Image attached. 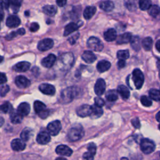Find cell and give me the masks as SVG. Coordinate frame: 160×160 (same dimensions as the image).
I'll list each match as a JSON object with an SVG mask.
<instances>
[{
	"label": "cell",
	"instance_id": "1",
	"mask_svg": "<svg viewBox=\"0 0 160 160\" xmlns=\"http://www.w3.org/2000/svg\"><path fill=\"white\" fill-rule=\"evenodd\" d=\"M84 134L82 126L80 124L72 126L68 132L67 137L70 141H76L81 139Z\"/></svg>",
	"mask_w": 160,
	"mask_h": 160
},
{
	"label": "cell",
	"instance_id": "2",
	"mask_svg": "<svg viewBox=\"0 0 160 160\" xmlns=\"http://www.w3.org/2000/svg\"><path fill=\"white\" fill-rule=\"evenodd\" d=\"M78 94L77 88L73 86L64 89L61 94V99L63 103H68L73 100Z\"/></svg>",
	"mask_w": 160,
	"mask_h": 160
},
{
	"label": "cell",
	"instance_id": "3",
	"mask_svg": "<svg viewBox=\"0 0 160 160\" xmlns=\"http://www.w3.org/2000/svg\"><path fill=\"white\" fill-rule=\"evenodd\" d=\"M34 109L35 112L42 119L46 118L49 115V111L46 108V105L40 101H34Z\"/></svg>",
	"mask_w": 160,
	"mask_h": 160
},
{
	"label": "cell",
	"instance_id": "4",
	"mask_svg": "<svg viewBox=\"0 0 160 160\" xmlns=\"http://www.w3.org/2000/svg\"><path fill=\"white\" fill-rule=\"evenodd\" d=\"M74 62V56L71 52H66L60 57L59 59V63L61 64L62 68L68 69L73 64Z\"/></svg>",
	"mask_w": 160,
	"mask_h": 160
},
{
	"label": "cell",
	"instance_id": "5",
	"mask_svg": "<svg viewBox=\"0 0 160 160\" xmlns=\"http://www.w3.org/2000/svg\"><path fill=\"white\" fill-rule=\"evenodd\" d=\"M140 147L141 151L146 154L152 153L155 149L154 142L149 139H143L140 143Z\"/></svg>",
	"mask_w": 160,
	"mask_h": 160
},
{
	"label": "cell",
	"instance_id": "6",
	"mask_svg": "<svg viewBox=\"0 0 160 160\" xmlns=\"http://www.w3.org/2000/svg\"><path fill=\"white\" fill-rule=\"evenodd\" d=\"M144 75L139 69H135L132 71V81L136 89H139L142 88L144 83Z\"/></svg>",
	"mask_w": 160,
	"mask_h": 160
},
{
	"label": "cell",
	"instance_id": "7",
	"mask_svg": "<svg viewBox=\"0 0 160 160\" xmlns=\"http://www.w3.org/2000/svg\"><path fill=\"white\" fill-rule=\"evenodd\" d=\"M88 47L94 51H101L103 49L102 42L98 38L94 36L90 37L87 41Z\"/></svg>",
	"mask_w": 160,
	"mask_h": 160
},
{
	"label": "cell",
	"instance_id": "8",
	"mask_svg": "<svg viewBox=\"0 0 160 160\" xmlns=\"http://www.w3.org/2000/svg\"><path fill=\"white\" fill-rule=\"evenodd\" d=\"M61 129V122L58 120H55L49 122L47 126V130L52 136H56L59 134Z\"/></svg>",
	"mask_w": 160,
	"mask_h": 160
},
{
	"label": "cell",
	"instance_id": "9",
	"mask_svg": "<svg viewBox=\"0 0 160 160\" xmlns=\"http://www.w3.org/2000/svg\"><path fill=\"white\" fill-rule=\"evenodd\" d=\"M54 41L51 38H46L38 42V48L41 51H46L52 48Z\"/></svg>",
	"mask_w": 160,
	"mask_h": 160
},
{
	"label": "cell",
	"instance_id": "10",
	"mask_svg": "<svg viewBox=\"0 0 160 160\" xmlns=\"http://www.w3.org/2000/svg\"><path fill=\"white\" fill-rule=\"evenodd\" d=\"M92 112V106L88 104H83L78 107L76 109L77 114L82 118L91 116Z\"/></svg>",
	"mask_w": 160,
	"mask_h": 160
},
{
	"label": "cell",
	"instance_id": "11",
	"mask_svg": "<svg viewBox=\"0 0 160 160\" xmlns=\"http://www.w3.org/2000/svg\"><path fill=\"white\" fill-rule=\"evenodd\" d=\"M39 89L43 94L49 96L54 95L56 92V89L54 86L52 84L47 83H43L40 84L39 86Z\"/></svg>",
	"mask_w": 160,
	"mask_h": 160
},
{
	"label": "cell",
	"instance_id": "12",
	"mask_svg": "<svg viewBox=\"0 0 160 160\" xmlns=\"http://www.w3.org/2000/svg\"><path fill=\"white\" fill-rule=\"evenodd\" d=\"M50 135L48 131H41L36 137V141L40 144H46L51 140Z\"/></svg>",
	"mask_w": 160,
	"mask_h": 160
},
{
	"label": "cell",
	"instance_id": "13",
	"mask_svg": "<svg viewBox=\"0 0 160 160\" xmlns=\"http://www.w3.org/2000/svg\"><path fill=\"white\" fill-rule=\"evenodd\" d=\"M106 89V82L102 78L98 79L94 85V92L98 96H101L104 94Z\"/></svg>",
	"mask_w": 160,
	"mask_h": 160
},
{
	"label": "cell",
	"instance_id": "14",
	"mask_svg": "<svg viewBox=\"0 0 160 160\" xmlns=\"http://www.w3.org/2000/svg\"><path fill=\"white\" fill-rule=\"evenodd\" d=\"M56 152L61 156H70L72 153V150L66 145L61 144L56 148Z\"/></svg>",
	"mask_w": 160,
	"mask_h": 160
},
{
	"label": "cell",
	"instance_id": "15",
	"mask_svg": "<svg viewBox=\"0 0 160 160\" xmlns=\"http://www.w3.org/2000/svg\"><path fill=\"white\" fill-rule=\"evenodd\" d=\"M15 83L16 86L21 89L26 88L31 84L30 81L24 76H18L15 78Z\"/></svg>",
	"mask_w": 160,
	"mask_h": 160
},
{
	"label": "cell",
	"instance_id": "16",
	"mask_svg": "<svg viewBox=\"0 0 160 160\" xmlns=\"http://www.w3.org/2000/svg\"><path fill=\"white\" fill-rule=\"evenodd\" d=\"M56 61V57L53 54H49L48 56L43 58L41 61V64L42 66L46 68H51Z\"/></svg>",
	"mask_w": 160,
	"mask_h": 160
},
{
	"label": "cell",
	"instance_id": "17",
	"mask_svg": "<svg viewBox=\"0 0 160 160\" xmlns=\"http://www.w3.org/2000/svg\"><path fill=\"white\" fill-rule=\"evenodd\" d=\"M11 148L16 151H21L25 149L26 143L24 141L20 139H14L11 141Z\"/></svg>",
	"mask_w": 160,
	"mask_h": 160
},
{
	"label": "cell",
	"instance_id": "18",
	"mask_svg": "<svg viewBox=\"0 0 160 160\" xmlns=\"http://www.w3.org/2000/svg\"><path fill=\"white\" fill-rule=\"evenodd\" d=\"M96 152V146L94 143L91 142L88 146V151L83 154V158L86 159H92Z\"/></svg>",
	"mask_w": 160,
	"mask_h": 160
},
{
	"label": "cell",
	"instance_id": "19",
	"mask_svg": "<svg viewBox=\"0 0 160 160\" xmlns=\"http://www.w3.org/2000/svg\"><path fill=\"white\" fill-rule=\"evenodd\" d=\"M31 66V64L27 61H21L16 64L13 67L12 69L16 72H25L28 71Z\"/></svg>",
	"mask_w": 160,
	"mask_h": 160
},
{
	"label": "cell",
	"instance_id": "20",
	"mask_svg": "<svg viewBox=\"0 0 160 160\" xmlns=\"http://www.w3.org/2000/svg\"><path fill=\"white\" fill-rule=\"evenodd\" d=\"M21 23L20 19L14 15L9 16L6 19V26L9 28H16Z\"/></svg>",
	"mask_w": 160,
	"mask_h": 160
},
{
	"label": "cell",
	"instance_id": "21",
	"mask_svg": "<svg viewBox=\"0 0 160 160\" xmlns=\"http://www.w3.org/2000/svg\"><path fill=\"white\" fill-rule=\"evenodd\" d=\"M31 110L30 105L28 102L21 103L17 109V111L22 116H26L29 114Z\"/></svg>",
	"mask_w": 160,
	"mask_h": 160
},
{
	"label": "cell",
	"instance_id": "22",
	"mask_svg": "<svg viewBox=\"0 0 160 160\" xmlns=\"http://www.w3.org/2000/svg\"><path fill=\"white\" fill-rule=\"evenodd\" d=\"M82 59L87 63H92L96 59V56L91 51H85L83 52L82 56Z\"/></svg>",
	"mask_w": 160,
	"mask_h": 160
},
{
	"label": "cell",
	"instance_id": "23",
	"mask_svg": "<svg viewBox=\"0 0 160 160\" xmlns=\"http://www.w3.org/2000/svg\"><path fill=\"white\" fill-rule=\"evenodd\" d=\"M104 38L106 41L108 42L114 41L117 38L116 31L113 28L108 29L104 32Z\"/></svg>",
	"mask_w": 160,
	"mask_h": 160
},
{
	"label": "cell",
	"instance_id": "24",
	"mask_svg": "<svg viewBox=\"0 0 160 160\" xmlns=\"http://www.w3.org/2000/svg\"><path fill=\"white\" fill-rule=\"evenodd\" d=\"M132 37V36L130 32H125L122 34H120L117 38V43L121 44L130 42Z\"/></svg>",
	"mask_w": 160,
	"mask_h": 160
},
{
	"label": "cell",
	"instance_id": "25",
	"mask_svg": "<svg viewBox=\"0 0 160 160\" xmlns=\"http://www.w3.org/2000/svg\"><path fill=\"white\" fill-rule=\"evenodd\" d=\"M111 67V63L106 60H101L97 64V69L99 72H104L108 71Z\"/></svg>",
	"mask_w": 160,
	"mask_h": 160
},
{
	"label": "cell",
	"instance_id": "26",
	"mask_svg": "<svg viewBox=\"0 0 160 160\" xmlns=\"http://www.w3.org/2000/svg\"><path fill=\"white\" fill-rule=\"evenodd\" d=\"M148 12L152 18L158 20L160 19V7L158 5L151 6L148 9Z\"/></svg>",
	"mask_w": 160,
	"mask_h": 160
},
{
	"label": "cell",
	"instance_id": "27",
	"mask_svg": "<svg viewBox=\"0 0 160 160\" xmlns=\"http://www.w3.org/2000/svg\"><path fill=\"white\" fill-rule=\"evenodd\" d=\"M118 93L121 96V97L124 99H127L130 96V92L128 88L124 85H119L117 89Z\"/></svg>",
	"mask_w": 160,
	"mask_h": 160
},
{
	"label": "cell",
	"instance_id": "28",
	"mask_svg": "<svg viewBox=\"0 0 160 160\" xmlns=\"http://www.w3.org/2000/svg\"><path fill=\"white\" fill-rule=\"evenodd\" d=\"M79 28L78 24L74 23V22H70L68 25L66 26L64 31V36H67L69 35L71 33L76 31Z\"/></svg>",
	"mask_w": 160,
	"mask_h": 160
},
{
	"label": "cell",
	"instance_id": "29",
	"mask_svg": "<svg viewBox=\"0 0 160 160\" xmlns=\"http://www.w3.org/2000/svg\"><path fill=\"white\" fill-rule=\"evenodd\" d=\"M23 116H21L18 111H14L13 110L10 112L11 121L13 124H19L22 120Z\"/></svg>",
	"mask_w": 160,
	"mask_h": 160
},
{
	"label": "cell",
	"instance_id": "30",
	"mask_svg": "<svg viewBox=\"0 0 160 160\" xmlns=\"http://www.w3.org/2000/svg\"><path fill=\"white\" fill-rule=\"evenodd\" d=\"M99 7L101 9H102L103 11H104L106 12H110L114 9V3L111 1L107 0V1H104L102 2L99 4Z\"/></svg>",
	"mask_w": 160,
	"mask_h": 160
},
{
	"label": "cell",
	"instance_id": "31",
	"mask_svg": "<svg viewBox=\"0 0 160 160\" xmlns=\"http://www.w3.org/2000/svg\"><path fill=\"white\" fill-rule=\"evenodd\" d=\"M96 8L94 6L86 7L83 12L84 18L86 19H91L94 15V14L96 13Z\"/></svg>",
	"mask_w": 160,
	"mask_h": 160
},
{
	"label": "cell",
	"instance_id": "32",
	"mask_svg": "<svg viewBox=\"0 0 160 160\" xmlns=\"http://www.w3.org/2000/svg\"><path fill=\"white\" fill-rule=\"evenodd\" d=\"M103 114V111L101 107L98 106L96 105L92 106V112L91 114V117L92 119H96L101 117Z\"/></svg>",
	"mask_w": 160,
	"mask_h": 160
},
{
	"label": "cell",
	"instance_id": "33",
	"mask_svg": "<svg viewBox=\"0 0 160 160\" xmlns=\"http://www.w3.org/2000/svg\"><path fill=\"white\" fill-rule=\"evenodd\" d=\"M42 11L46 14L53 16L57 12V8L54 5H46L42 8Z\"/></svg>",
	"mask_w": 160,
	"mask_h": 160
},
{
	"label": "cell",
	"instance_id": "34",
	"mask_svg": "<svg viewBox=\"0 0 160 160\" xmlns=\"http://www.w3.org/2000/svg\"><path fill=\"white\" fill-rule=\"evenodd\" d=\"M32 135V130L29 128H25L21 132L20 137L24 141H28Z\"/></svg>",
	"mask_w": 160,
	"mask_h": 160
},
{
	"label": "cell",
	"instance_id": "35",
	"mask_svg": "<svg viewBox=\"0 0 160 160\" xmlns=\"http://www.w3.org/2000/svg\"><path fill=\"white\" fill-rule=\"evenodd\" d=\"M106 98L108 101H115L118 98V91L114 89L109 90L106 94Z\"/></svg>",
	"mask_w": 160,
	"mask_h": 160
},
{
	"label": "cell",
	"instance_id": "36",
	"mask_svg": "<svg viewBox=\"0 0 160 160\" xmlns=\"http://www.w3.org/2000/svg\"><path fill=\"white\" fill-rule=\"evenodd\" d=\"M142 46L146 51H149L152 48V39L150 37H146L142 41Z\"/></svg>",
	"mask_w": 160,
	"mask_h": 160
},
{
	"label": "cell",
	"instance_id": "37",
	"mask_svg": "<svg viewBox=\"0 0 160 160\" xmlns=\"http://www.w3.org/2000/svg\"><path fill=\"white\" fill-rule=\"evenodd\" d=\"M132 48L136 51H138L141 49L140 39L138 36H133L130 41Z\"/></svg>",
	"mask_w": 160,
	"mask_h": 160
},
{
	"label": "cell",
	"instance_id": "38",
	"mask_svg": "<svg viewBox=\"0 0 160 160\" xmlns=\"http://www.w3.org/2000/svg\"><path fill=\"white\" fill-rule=\"evenodd\" d=\"M9 5L14 13L19 11L21 5V0H9Z\"/></svg>",
	"mask_w": 160,
	"mask_h": 160
},
{
	"label": "cell",
	"instance_id": "39",
	"mask_svg": "<svg viewBox=\"0 0 160 160\" xmlns=\"http://www.w3.org/2000/svg\"><path fill=\"white\" fill-rule=\"evenodd\" d=\"M149 98L156 101H160V91L156 89H151L149 91Z\"/></svg>",
	"mask_w": 160,
	"mask_h": 160
},
{
	"label": "cell",
	"instance_id": "40",
	"mask_svg": "<svg viewBox=\"0 0 160 160\" xmlns=\"http://www.w3.org/2000/svg\"><path fill=\"white\" fill-rule=\"evenodd\" d=\"M139 8L142 10H148L151 6V0H139Z\"/></svg>",
	"mask_w": 160,
	"mask_h": 160
},
{
	"label": "cell",
	"instance_id": "41",
	"mask_svg": "<svg viewBox=\"0 0 160 160\" xmlns=\"http://www.w3.org/2000/svg\"><path fill=\"white\" fill-rule=\"evenodd\" d=\"M0 110L4 113L11 112L13 110V108L10 102H5L0 106Z\"/></svg>",
	"mask_w": 160,
	"mask_h": 160
},
{
	"label": "cell",
	"instance_id": "42",
	"mask_svg": "<svg viewBox=\"0 0 160 160\" xmlns=\"http://www.w3.org/2000/svg\"><path fill=\"white\" fill-rule=\"evenodd\" d=\"M117 57L119 59L126 60L129 57V52L128 50H119L117 52Z\"/></svg>",
	"mask_w": 160,
	"mask_h": 160
},
{
	"label": "cell",
	"instance_id": "43",
	"mask_svg": "<svg viewBox=\"0 0 160 160\" xmlns=\"http://www.w3.org/2000/svg\"><path fill=\"white\" fill-rule=\"evenodd\" d=\"M141 104L146 107H149L150 106H151L152 104V101L151 98H149L148 97H147L146 96H142L141 97Z\"/></svg>",
	"mask_w": 160,
	"mask_h": 160
},
{
	"label": "cell",
	"instance_id": "44",
	"mask_svg": "<svg viewBox=\"0 0 160 160\" xmlns=\"http://www.w3.org/2000/svg\"><path fill=\"white\" fill-rule=\"evenodd\" d=\"M9 86L8 85H2L0 86V96L4 97L9 91Z\"/></svg>",
	"mask_w": 160,
	"mask_h": 160
},
{
	"label": "cell",
	"instance_id": "45",
	"mask_svg": "<svg viewBox=\"0 0 160 160\" xmlns=\"http://www.w3.org/2000/svg\"><path fill=\"white\" fill-rule=\"evenodd\" d=\"M94 104L99 107H102L105 104V102L101 98L96 97L94 98Z\"/></svg>",
	"mask_w": 160,
	"mask_h": 160
},
{
	"label": "cell",
	"instance_id": "46",
	"mask_svg": "<svg viewBox=\"0 0 160 160\" xmlns=\"http://www.w3.org/2000/svg\"><path fill=\"white\" fill-rule=\"evenodd\" d=\"M9 6V0H0V8L1 9H6Z\"/></svg>",
	"mask_w": 160,
	"mask_h": 160
},
{
	"label": "cell",
	"instance_id": "47",
	"mask_svg": "<svg viewBox=\"0 0 160 160\" xmlns=\"http://www.w3.org/2000/svg\"><path fill=\"white\" fill-rule=\"evenodd\" d=\"M126 6H127L128 9L130 10V11H134L136 9V2H134V1H132V0H129L127 2V5Z\"/></svg>",
	"mask_w": 160,
	"mask_h": 160
},
{
	"label": "cell",
	"instance_id": "48",
	"mask_svg": "<svg viewBox=\"0 0 160 160\" xmlns=\"http://www.w3.org/2000/svg\"><path fill=\"white\" fill-rule=\"evenodd\" d=\"M18 35H19L18 31H12V32H11L10 34H9L8 35H7V36H6V39L7 40L9 41V40H11L12 39L14 38H15L16 36H17Z\"/></svg>",
	"mask_w": 160,
	"mask_h": 160
},
{
	"label": "cell",
	"instance_id": "49",
	"mask_svg": "<svg viewBox=\"0 0 160 160\" xmlns=\"http://www.w3.org/2000/svg\"><path fill=\"white\" fill-rule=\"evenodd\" d=\"M39 26L38 23H37V22L31 23V24L29 27V29L31 32H36L39 29Z\"/></svg>",
	"mask_w": 160,
	"mask_h": 160
},
{
	"label": "cell",
	"instance_id": "50",
	"mask_svg": "<svg viewBox=\"0 0 160 160\" xmlns=\"http://www.w3.org/2000/svg\"><path fill=\"white\" fill-rule=\"evenodd\" d=\"M131 123L135 128H139L140 126H141L139 120L138 118H135L132 119V121H131Z\"/></svg>",
	"mask_w": 160,
	"mask_h": 160
},
{
	"label": "cell",
	"instance_id": "51",
	"mask_svg": "<svg viewBox=\"0 0 160 160\" xmlns=\"http://www.w3.org/2000/svg\"><path fill=\"white\" fill-rule=\"evenodd\" d=\"M7 82V78L4 73L0 72V84H3Z\"/></svg>",
	"mask_w": 160,
	"mask_h": 160
},
{
	"label": "cell",
	"instance_id": "52",
	"mask_svg": "<svg viewBox=\"0 0 160 160\" xmlns=\"http://www.w3.org/2000/svg\"><path fill=\"white\" fill-rule=\"evenodd\" d=\"M126 64V62L125 60L123 59H119V61L118 62V66L119 68H122L125 66Z\"/></svg>",
	"mask_w": 160,
	"mask_h": 160
},
{
	"label": "cell",
	"instance_id": "53",
	"mask_svg": "<svg viewBox=\"0 0 160 160\" xmlns=\"http://www.w3.org/2000/svg\"><path fill=\"white\" fill-rule=\"evenodd\" d=\"M66 1L67 0H56V3L59 6L62 7L66 4Z\"/></svg>",
	"mask_w": 160,
	"mask_h": 160
},
{
	"label": "cell",
	"instance_id": "54",
	"mask_svg": "<svg viewBox=\"0 0 160 160\" xmlns=\"http://www.w3.org/2000/svg\"><path fill=\"white\" fill-rule=\"evenodd\" d=\"M155 46H156V49L158 50V51L160 52V39H159L156 41Z\"/></svg>",
	"mask_w": 160,
	"mask_h": 160
},
{
	"label": "cell",
	"instance_id": "55",
	"mask_svg": "<svg viewBox=\"0 0 160 160\" xmlns=\"http://www.w3.org/2000/svg\"><path fill=\"white\" fill-rule=\"evenodd\" d=\"M4 14L3 11L2 9H0V22L2 21V19H4Z\"/></svg>",
	"mask_w": 160,
	"mask_h": 160
},
{
	"label": "cell",
	"instance_id": "56",
	"mask_svg": "<svg viewBox=\"0 0 160 160\" xmlns=\"http://www.w3.org/2000/svg\"><path fill=\"white\" fill-rule=\"evenodd\" d=\"M156 119L158 122H160V111H159L156 115Z\"/></svg>",
	"mask_w": 160,
	"mask_h": 160
},
{
	"label": "cell",
	"instance_id": "57",
	"mask_svg": "<svg viewBox=\"0 0 160 160\" xmlns=\"http://www.w3.org/2000/svg\"><path fill=\"white\" fill-rule=\"evenodd\" d=\"M4 120L3 118L0 116V127H1L4 124Z\"/></svg>",
	"mask_w": 160,
	"mask_h": 160
},
{
	"label": "cell",
	"instance_id": "58",
	"mask_svg": "<svg viewBox=\"0 0 160 160\" xmlns=\"http://www.w3.org/2000/svg\"><path fill=\"white\" fill-rule=\"evenodd\" d=\"M3 59H4V58L0 55V63H1V62H2V61H3Z\"/></svg>",
	"mask_w": 160,
	"mask_h": 160
},
{
	"label": "cell",
	"instance_id": "59",
	"mask_svg": "<svg viewBox=\"0 0 160 160\" xmlns=\"http://www.w3.org/2000/svg\"><path fill=\"white\" fill-rule=\"evenodd\" d=\"M158 67H159V69H160V60L159 61V62H158Z\"/></svg>",
	"mask_w": 160,
	"mask_h": 160
},
{
	"label": "cell",
	"instance_id": "60",
	"mask_svg": "<svg viewBox=\"0 0 160 160\" xmlns=\"http://www.w3.org/2000/svg\"><path fill=\"white\" fill-rule=\"evenodd\" d=\"M158 128H159V130H160V124H159V126H158Z\"/></svg>",
	"mask_w": 160,
	"mask_h": 160
},
{
	"label": "cell",
	"instance_id": "61",
	"mask_svg": "<svg viewBox=\"0 0 160 160\" xmlns=\"http://www.w3.org/2000/svg\"><path fill=\"white\" fill-rule=\"evenodd\" d=\"M159 78H160V71H159Z\"/></svg>",
	"mask_w": 160,
	"mask_h": 160
},
{
	"label": "cell",
	"instance_id": "62",
	"mask_svg": "<svg viewBox=\"0 0 160 160\" xmlns=\"http://www.w3.org/2000/svg\"><path fill=\"white\" fill-rule=\"evenodd\" d=\"M159 157H160V154H159Z\"/></svg>",
	"mask_w": 160,
	"mask_h": 160
}]
</instances>
